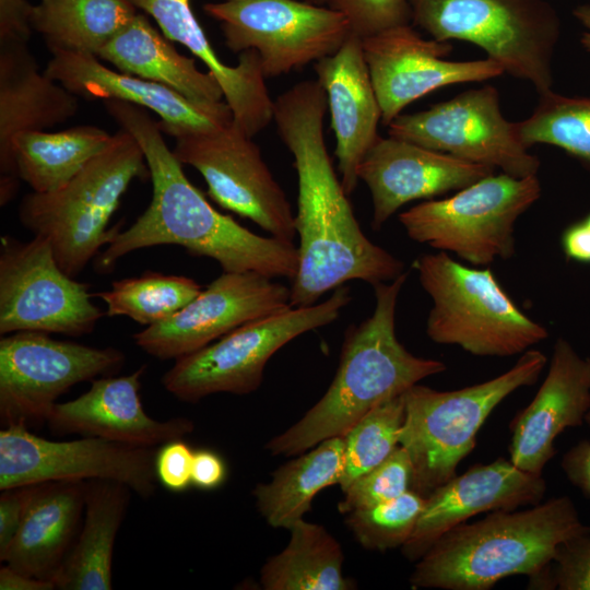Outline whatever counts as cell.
Segmentation results:
<instances>
[{"label": "cell", "instance_id": "cell-1", "mask_svg": "<svg viewBox=\"0 0 590 590\" xmlns=\"http://www.w3.org/2000/svg\"><path fill=\"white\" fill-rule=\"evenodd\" d=\"M327 96L317 80L296 83L278 96L273 121L293 156L298 197V269L291 306H310L351 280L376 285L404 272V263L362 231L327 151Z\"/></svg>", "mask_w": 590, "mask_h": 590}, {"label": "cell", "instance_id": "cell-2", "mask_svg": "<svg viewBox=\"0 0 590 590\" xmlns=\"http://www.w3.org/2000/svg\"><path fill=\"white\" fill-rule=\"evenodd\" d=\"M104 105L142 148L153 191L146 210L95 258L97 272L109 273L119 259L132 251L177 245L190 255L217 261L224 272L294 279L298 269L294 241L255 234L215 210L186 177L182 164L145 108L117 99L104 101Z\"/></svg>", "mask_w": 590, "mask_h": 590}, {"label": "cell", "instance_id": "cell-3", "mask_svg": "<svg viewBox=\"0 0 590 590\" xmlns=\"http://www.w3.org/2000/svg\"><path fill=\"white\" fill-rule=\"evenodd\" d=\"M408 275L404 271L373 286L375 309L345 330L331 385L298 422L266 445L272 456H297L324 439L343 437L375 406L446 370L442 362L413 355L397 338L396 309Z\"/></svg>", "mask_w": 590, "mask_h": 590}, {"label": "cell", "instance_id": "cell-4", "mask_svg": "<svg viewBox=\"0 0 590 590\" xmlns=\"http://www.w3.org/2000/svg\"><path fill=\"white\" fill-rule=\"evenodd\" d=\"M590 533L574 502L558 496L524 510L488 512L445 532L417 560L414 589L489 590L499 580L542 574L563 542Z\"/></svg>", "mask_w": 590, "mask_h": 590}, {"label": "cell", "instance_id": "cell-5", "mask_svg": "<svg viewBox=\"0 0 590 590\" xmlns=\"http://www.w3.org/2000/svg\"><path fill=\"white\" fill-rule=\"evenodd\" d=\"M149 176L142 148L120 128L106 149L64 186L25 194L19 220L34 235L49 240L60 268L75 278L120 232V226L108 228V224L131 182Z\"/></svg>", "mask_w": 590, "mask_h": 590}, {"label": "cell", "instance_id": "cell-6", "mask_svg": "<svg viewBox=\"0 0 590 590\" xmlns=\"http://www.w3.org/2000/svg\"><path fill=\"white\" fill-rule=\"evenodd\" d=\"M546 364L544 353L529 349L510 369L481 384L452 391L411 387L399 436L413 468L411 489L426 498L452 479L493 410L517 389L535 384Z\"/></svg>", "mask_w": 590, "mask_h": 590}, {"label": "cell", "instance_id": "cell-7", "mask_svg": "<svg viewBox=\"0 0 590 590\" xmlns=\"http://www.w3.org/2000/svg\"><path fill=\"white\" fill-rule=\"evenodd\" d=\"M414 268L433 302L426 320L433 342L508 357L547 338V329L516 305L489 268L467 267L444 251L420 256Z\"/></svg>", "mask_w": 590, "mask_h": 590}, {"label": "cell", "instance_id": "cell-8", "mask_svg": "<svg viewBox=\"0 0 590 590\" xmlns=\"http://www.w3.org/2000/svg\"><path fill=\"white\" fill-rule=\"evenodd\" d=\"M415 26L439 42L463 40L483 49L539 94L552 90L553 58L562 22L546 0H408Z\"/></svg>", "mask_w": 590, "mask_h": 590}, {"label": "cell", "instance_id": "cell-9", "mask_svg": "<svg viewBox=\"0 0 590 590\" xmlns=\"http://www.w3.org/2000/svg\"><path fill=\"white\" fill-rule=\"evenodd\" d=\"M536 175L492 174L440 200H426L399 214L406 235L474 267L515 255V225L541 197Z\"/></svg>", "mask_w": 590, "mask_h": 590}, {"label": "cell", "instance_id": "cell-10", "mask_svg": "<svg viewBox=\"0 0 590 590\" xmlns=\"http://www.w3.org/2000/svg\"><path fill=\"white\" fill-rule=\"evenodd\" d=\"M351 300L350 288L342 285L321 303L290 307L244 323L175 359L162 385L188 403L221 392L251 393L260 387L264 367L275 352L298 335L335 321Z\"/></svg>", "mask_w": 590, "mask_h": 590}, {"label": "cell", "instance_id": "cell-11", "mask_svg": "<svg viewBox=\"0 0 590 590\" xmlns=\"http://www.w3.org/2000/svg\"><path fill=\"white\" fill-rule=\"evenodd\" d=\"M203 11L220 22L229 50L258 52L266 79L333 55L351 34L343 13L302 0H223Z\"/></svg>", "mask_w": 590, "mask_h": 590}, {"label": "cell", "instance_id": "cell-12", "mask_svg": "<svg viewBox=\"0 0 590 590\" xmlns=\"http://www.w3.org/2000/svg\"><path fill=\"white\" fill-rule=\"evenodd\" d=\"M162 132L175 139L176 158L202 175L215 203L252 221L270 236L294 241L295 215L286 193L260 148L233 121L206 131Z\"/></svg>", "mask_w": 590, "mask_h": 590}, {"label": "cell", "instance_id": "cell-13", "mask_svg": "<svg viewBox=\"0 0 590 590\" xmlns=\"http://www.w3.org/2000/svg\"><path fill=\"white\" fill-rule=\"evenodd\" d=\"M88 284L58 264L49 240L34 235L22 241L1 237L0 333L20 331L81 337L91 333L103 311Z\"/></svg>", "mask_w": 590, "mask_h": 590}, {"label": "cell", "instance_id": "cell-14", "mask_svg": "<svg viewBox=\"0 0 590 590\" xmlns=\"http://www.w3.org/2000/svg\"><path fill=\"white\" fill-rule=\"evenodd\" d=\"M125 363L115 347L56 340L20 331L0 340V418L10 425L43 424L57 399L71 387L111 376Z\"/></svg>", "mask_w": 590, "mask_h": 590}, {"label": "cell", "instance_id": "cell-15", "mask_svg": "<svg viewBox=\"0 0 590 590\" xmlns=\"http://www.w3.org/2000/svg\"><path fill=\"white\" fill-rule=\"evenodd\" d=\"M387 127L389 137L518 178L536 175L541 165L522 143L517 122L503 116L498 90L488 84L428 109L400 114Z\"/></svg>", "mask_w": 590, "mask_h": 590}, {"label": "cell", "instance_id": "cell-16", "mask_svg": "<svg viewBox=\"0 0 590 590\" xmlns=\"http://www.w3.org/2000/svg\"><path fill=\"white\" fill-rule=\"evenodd\" d=\"M157 450L97 437L54 441L10 425L0 430V489L101 479L123 483L148 499L156 491Z\"/></svg>", "mask_w": 590, "mask_h": 590}, {"label": "cell", "instance_id": "cell-17", "mask_svg": "<svg viewBox=\"0 0 590 590\" xmlns=\"http://www.w3.org/2000/svg\"><path fill=\"white\" fill-rule=\"evenodd\" d=\"M291 306V287L257 272H224L165 321L133 334L158 359L193 353L239 326Z\"/></svg>", "mask_w": 590, "mask_h": 590}, {"label": "cell", "instance_id": "cell-18", "mask_svg": "<svg viewBox=\"0 0 590 590\" xmlns=\"http://www.w3.org/2000/svg\"><path fill=\"white\" fill-rule=\"evenodd\" d=\"M363 52L388 126L414 101L452 84L482 82L504 74L489 58L471 61L445 59L449 42L425 39L411 24L362 38Z\"/></svg>", "mask_w": 590, "mask_h": 590}, {"label": "cell", "instance_id": "cell-19", "mask_svg": "<svg viewBox=\"0 0 590 590\" xmlns=\"http://www.w3.org/2000/svg\"><path fill=\"white\" fill-rule=\"evenodd\" d=\"M493 167L459 160L393 137H378L358 167L371 197V228L378 231L404 204L459 191Z\"/></svg>", "mask_w": 590, "mask_h": 590}, {"label": "cell", "instance_id": "cell-20", "mask_svg": "<svg viewBox=\"0 0 590 590\" xmlns=\"http://www.w3.org/2000/svg\"><path fill=\"white\" fill-rule=\"evenodd\" d=\"M546 483L499 458L475 464L436 487L426 498L415 529L401 547L411 562L418 560L448 530L469 518L498 510H516L542 502Z\"/></svg>", "mask_w": 590, "mask_h": 590}, {"label": "cell", "instance_id": "cell-21", "mask_svg": "<svg viewBox=\"0 0 590 590\" xmlns=\"http://www.w3.org/2000/svg\"><path fill=\"white\" fill-rule=\"evenodd\" d=\"M145 370L142 365L126 376L93 379L83 394L55 404L46 421L49 430L153 448L190 434L194 424L187 417L158 421L146 414L140 398Z\"/></svg>", "mask_w": 590, "mask_h": 590}, {"label": "cell", "instance_id": "cell-22", "mask_svg": "<svg viewBox=\"0 0 590 590\" xmlns=\"http://www.w3.org/2000/svg\"><path fill=\"white\" fill-rule=\"evenodd\" d=\"M590 410V357L580 355L565 338H557L547 374L533 400L510 424V461L542 475L555 456V439L579 427Z\"/></svg>", "mask_w": 590, "mask_h": 590}, {"label": "cell", "instance_id": "cell-23", "mask_svg": "<svg viewBox=\"0 0 590 590\" xmlns=\"http://www.w3.org/2000/svg\"><path fill=\"white\" fill-rule=\"evenodd\" d=\"M44 72L69 92L87 99H117L154 111L164 130L206 131L229 125L233 115L225 101L192 102L163 84L115 71L90 54L51 51Z\"/></svg>", "mask_w": 590, "mask_h": 590}, {"label": "cell", "instance_id": "cell-24", "mask_svg": "<svg viewBox=\"0 0 590 590\" xmlns=\"http://www.w3.org/2000/svg\"><path fill=\"white\" fill-rule=\"evenodd\" d=\"M314 69L327 96L341 182L351 194L359 180V164L379 137L381 121L362 38L351 32L340 49L315 62Z\"/></svg>", "mask_w": 590, "mask_h": 590}, {"label": "cell", "instance_id": "cell-25", "mask_svg": "<svg viewBox=\"0 0 590 590\" xmlns=\"http://www.w3.org/2000/svg\"><path fill=\"white\" fill-rule=\"evenodd\" d=\"M151 15L162 33L185 46L217 80L233 122L253 138L273 121V105L256 50L239 52L236 66L216 55L191 8L190 0H129Z\"/></svg>", "mask_w": 590, "mask_h": 590}, {"label": "cell", "instance_id": "cell-26", "mask_svg": "<svg viewBox=\"0 0 590 590\" xmlns=\"http://www.w3.org/2000/svg\"><path fill=\"white\" fill-rule=\"evenodd\" d=\"M78 110V96L39 72L27 44H0L1 177L19 179L10 175V146L15 134L48 130Z\"/></svg>", "mask_w": 590, "mask_h": 590}, {"label": "cell", "instance_id": "cell-27", "mask_svg": "<svg viewBox=\"0 0 590 590\" xmlns=\"http://www.w3.org/2000/svg\"><path fill=\"white\" fill-rule=\"evenodd\" d=\"M84 507V481L38 484L22 524L0 560L19 571L54 581L76 539Z\"/></svg>", "mask_w": 590, "mask_h": 590}, {"label": "cell", "instance_id": "cell-28", "mask_svg": "<svg viewBox=\"0 0 590 590\" xmlns=\"http://www.w3.org/2000/svg\"><path fill=\"white\" fill-rule=\"evenodd\" d=\"M118 71L168 86L201 104L224 101L222 88L211 72L184 56L149 17L139 13L97 55Z\"/></svg>", "mask_w": 590, "mask_h": 590}, {"label": "cell", "instance_id": "cell-29", "mask_svg": "<svg viewBox=\"0 0 590 590\" xmlns=\"http://www.w3.org/2000/svg\"><path fill=\"white\" fill-rule=\"evenodd\" d=\"M131 488L113 480L84 481L81 531L54 582L61 590H110L116 536L126 516Z\"/></svg>", "mask_w": 590, "mask_h": 590}, {"label": "cell", "instance_id": "cell-30", "mask_svg": "<svg viewBox=\"0 0 590 590\" xmlns=\"http://www.w3.org/2000/svg\"><path fill=\"white\" fill-rule=\"evenodd\" d=\"M113 134L92 125L61 131L30 130L15 134L10 146V175L38 193L69 182L109 144Z\"/></svg>", "mask_w": 590, "mask_h": 590}, {"label": "cell", "instance_id": "cell-31", "mask_svg": "<svg viewBox=\"0 0 590 590\" xmlns=\"http://www.w3.org/2000/svg\"><path fill=\"white\" fill-rule=\"evenodd\" d=\"M344 464V438L322 440L312 450L281 465L269 483L258 484L252 494L256 505L273 528L288 529L303 519L315 496L339 484Z\"/></svg>", "mask_w": 590, "mask_h": 590}, {"label": "cell", "instance_id": "cell-32", "mask_svg": "<svg viewBox=\"0 0 590 590\" xmlns=\"http://www.w3.org/2000/svg\"><path fill=\"white\" fill-rule=\"evenodd\" d=\"M138 14L129 0H38L32 24L49 51L98 52Z\"/></svg>", "mask_w": 590, "mask_h": 590}, {"label": "cell", "instance_id": "cell-33", "mask_svg": "<svg viewBox=\"0 0 590 590\" xmlns=\"http://www.w3.org/2000/svg\"><path fill=\"white\" fill-rule=\"evenodd\" d=\"M287 546L270 557L260 571L266 590H350L342 573L339 542L320 524L299 519L290 528Z\"/></svg>", "mask_w": 590, "mask_h": 590}, {"label": "cell", "instance_id": "cell-34", "mask_svg": "<svg viewBox=\"0 0 590 590\" xmlns=\"http://www.w3.org/2000/svg\"><path fill=\"white\" fill-rule=\"evenodd\" d=\"M203 287L184 275L145 272L111 283V288L96 294L109 317L126 316L139 324L150 327L174 316Z\"/></svg>", "mask_w": 590, "mask_h": 590}, {"label": "cell", "instance_id": "cell-35", "mask_svg": "<svg viewBox=\"0 0 590 590\" xmlns=\"http://www.w3.org/2000/svg\"><path fill=\"white\" fill-rule=\"evenodd\" d=\"M517 125L526 148L556 146L590 170V95L566 96L553 90L539 94L533 113Z\"/></svg>", "mask_w": 590, "mask_h": 590}, {"label": "cell", "instance_id": "cell-36", "mask_svg": "<svg viewBox=\"0 0 590 590\" xmlns=\"http://www.w3.org/2000/svg\"><path fill=\"white\" fill-rule=\"evenodd\" d=\"M404 420V393L375 406L344 436V492L358 476L381 463L398 446Z\"/></svg>", "mask_w": 590, "mask_h": 590}, {"label": "cell", "instance_id": "cell-37", "mask_svg": "<svg viewBox=\"0 0 590 590\" xmlns=\"http://www.w3.org/2000/svg\"><path fill=\"white\" fill-rule=\"evenodd\" d=\"M424 505L425 497L410 489L391 500L346 514L345 523L363 547L385 552L406 543Z\"/></svg>", "mask_w": 590, "mask_h": 590}, {"label": "cell", "instance_id": "cell-38", "mask_svg": "<svg viewBox=\"0 0 590 590\" xmlns=\"http://www.w3.org/2000/svg\"><path fill=\"white\" fill-rule=\"evenodd\" d=\"M412 483L411 459L399 445L381 463L349 485L338 509L346 515L355 509L391 500L410 491Z\"/></svg>", "mask_w": 590, "mask_h": 590}, {"label": "cell", "instance_id": "cell-39", "mask_svg": "<svg viewBox=\"0 0 590 590\" xmlns=\"http://www.w3.org/2000/svg\"><path fill=\"white\" fill-rule=\"evenodd\" d=\"M528 588L590 590V533L559 544L551 565L529 579Z\"/></svg>", "mask_w": 590, "mask_h": 590}, {"label": "cell", "instance_id": "cell-40", "mask_svg": "<svg viewBox=\"0 0 590 590\" xmlns=\"http://www.w3.org/2000/svg\"><path fill=\"white\" fill-rule=\"evenodd\" d=\"M328 7L343 13L361 38L412 23L408 0H331Z\"/></svg>", "mask_w": 590, "mask_h": 590}, {"label": "cell", "instance_id": "cell-41", "mask_svg": "<svg viewBox=\"0 0 590 590\" xmlns=\"http://www.w3.org/2000/svg\"><path fill=\"white\" fill-rule=\"evenodd\" d=\"M193 451L181 439L168 441L157 450V480L169 491H185L191 483Z\"/></svg>", "mask_w": 590, "mask_h": 590}, {"label": "cell", "instance_id": "cell-42", "mask_svg": "<svg viewBox=\"0 0 590 590\" xmlns=\"http://www.w3.org/2000/svg\"><path fill=\"white\" fill-rule=\"evenodd\" d=\"M38 484L5 488L0 496V558L7 553L25 517Z\"/></svg>", "mask_w": 590, "mask_h": 590}, {"label": "cell", "instance_id": "cell-43", "mask_svg": "<svg viewBox=\"0 0 590 590\" xmlns=\"http://www.w3.org/2000/svg\"><path fill=\"white\" fill-rule=\"evenodd\" d=\"M33 9L27 0H0V44H27Z\"/></svg>", "mask_w": 590, "mask_h": 590}, {"label": "cell", "instance_id": "cell-44", "mask_svg": "<svg viewBox=\"0 0 590 590\" xmlns=\"http://www.w3.org/2000/svg\"><path fill=\"white\" fill-rule=\"evenodd\" d=\"M585 423L590 426V410ZM560 464L568 481L590 499V440L574 445L564 453Z\"/></svg>", "mask_w": 590, "mask_h": 590}, {"label": "cell", "instance_id": "cell-45", "mask_svg": "<svg viewBox=\"0 0 590 590\" xmlns=\"http://www.w3.org/2000/svg\"><path fill=\"white\" fill-rule=\"evenodd\" d=\"M226 475L223 460L210 450L193 452L191 483L202 489H213L222 484Z\"/></svg>", "mask_w": 590, "mask_h": 590}, {"label": "cell", "instance_id": "cell-46", "mask_svg": "<svg viewBox=\"0 0 590 590\" xmlns=\"http://www.w3.org/2000/svg\"><path fill=\"white\" fill-rule=\"evenodd\" d=\"M560 245L568 260L590 263V227L583 220L570 224L564 229Z\"/></svg>", "mask_w": 590, "mask_h": 590}, {"label": "cell", "instance_id": "cell-47", "mask_svg": "<svg viewBox=\"0 0 590 590\" xmlns=\"http://www.w3.org/2000/svg\"><path fill=\"white\" fill-rule=\"evenodd\" d=\"M1 590H52L56 585L52 580L40 579L19 571L9 565L0 569Z\"/></svg>", "mask_w": 590, "mask_h": 590}, {"label": "cell", "instance_id": "cell-48", "mask_svg": "<svg viewBox=\"0 0 590 590\" xmlns=\"http://www.w3.org/2000/svg\"><path fill=\"white\" fill-rule=\"evenodd\" d=\"M574 17L583 27L580 43L583 49L590 52V4H579L573 10Z\"/></svg>", "mask_w": 590, "mask_h": 590}, {"label": "cell", "instance_id": "cell-49", "mask_svg": "<svg viewBox=\"0 0 590 590\" xmlns=\"http://www.w3.org/2000/svg\"><path fill=\"white\" fill-rule=\"evenodd\" d=\"M316 5H326L328 7L331 0H302Z\"/></svg>", "mask_w": 590, "mask_h": 590}, {"label": "cell", "instance_id": "cell-50", "mask_svg": "<svg viewBox=\"0 0 590 590\" xmlns=\"http://www.w3.org/2000/svg\"><path fill=\"white\" fill-rule=\"evenodd\" d=\"M583 221L590 227V213L583 219Z\"/></svg>", "mask_w": 590, "mask_h": 590}]
</instances>
